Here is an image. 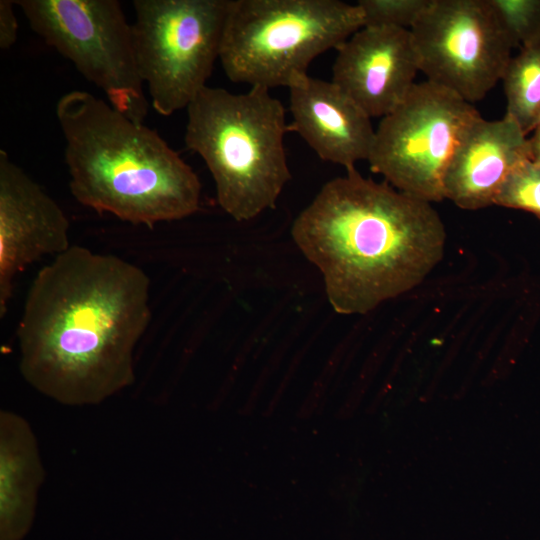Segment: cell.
Segmentation results:
<instances>
[{
  "instance_id": "4fadbf2b",
  "label": "cell",
  "mask_w": 540,
  "mask_h": 540,
  "mask_svg": "<svg viewBox=\"0 0 540 540\" xmlns=\"http://www.w3.org/2000/svg\"><path fill=\"white\" fill-rule=\"evenodd\" d=\"M530 160L527 135L505 114L479 118L456 152L444 180L445 198L465 210L494 204L507 177Z\"/></svg>"
},
{
  "instance_id": "7c38bea8",
  "label": "cell",
  "mask_w": 540,
  "mask_h": 540,
  "mask_svg": "<svg viewBox=\"0 0 540 540\" xmlns=\"http://www.w3.org/2000/svg\"><path fill=\"white\" fill-rule=\"evenodd\" d=\"M289 91V132L299 134L319 158L346 170L368 160L375 139L371 118L335 83L307 75Z\"/></svg>"
},
{
  "instance_id": "ac0fdd59",
  "label": "cell",
  "mask_w": 540,
  "mask_h": 540,
  "mask_svg": "<svg viewBox=\"0 0 540 540\" xmlns=\"http://www.w3.org/2000/svg\"><path fill=\"white\" fill-rule=\"evenodd\" d=\"M430 0H359L364 26L411 29Z\"/></svg>"
},
{
  "instance_id": "e0dca14e",
  "label": "cell",
  "mask_w": 540,
  "mask_h": 540,
  "mask_svg": "<svg viewBox=\"0 0 540 540\" xmlns=\"http://www.w3.org/2000/svg\"><path fill=\"white\" fill-rule=\"evenodd\" d=\"M494 204L533 213L540 220V165L527 160L505 180Z\"/></svg>"
},
{
  "instance_id": "ffe728a7",
  "label": "cell",
  "mask_w": 540,
  "mask_h": 540,
  "mask_svg": "<svg viewBox=\"0 0 540 540\" xmlns=\"http://www.w3.org/2000/svg\"><path fill=\"white\" fill-rule=\"evenodd\" d=\"M530 160L540 165V123L532 131V135L528 138Z\"/></svg>"
},
{
  "instance_id": "5b68a950",
  "label": "cell",
  "mask_w": 540,
  "mask_h": 540,
  "mask_svg": "<svg viewBox=\"0 0 540 540\" xmlns=\"http://www.w3.org/2000/svg\"><path fill=\"white\" fill-rule=\"evenodd\" d=\"M364 26L356 4L339 0H231L219 60L229 80L290 88L320 54Z\"/></svg>"
},
{
  "instance_id": "ba28073f",
  "label": "cell",
  "mask_w": 540,
  "mask_h": 540,
  "mask_svg": "<svg viewBox=\"0 0 540 540\" xmlns=\"http://www.w3.org/2000/svg\"><path fill=\"white\" fill-rule=\"evenodd\" d=\"M31 29L73 63L108 103L143 123L148 113L132 24L117 0H14Z\"/></svg>"
},
{
  "instance_id": "6da1fadb",
  "label": "cell",
  "mask_w": 540,
  "mask_h": 540,
  "mask_svg": "<svg viewBox=\"0 0 540 540\" xmlns=\"http://www.w3.org/2000/svg\"><path fill=\"white\" fill-rule=\"evenodd\" d=\"M150 279L138 266L80 245L42 267L17 328L19 370L66 406L98 405L135 382L149 326Z\"/></svg>"
},
{
  "instance_id": "52a82bcc",
  "label": "cell",
  "mask_w": 540,
  "mask_h": 540,
  "mask_svg": "<svg viewBox=\"0 0 540 540\" xmlns=\"http://www.w3.org/2000/svg\"><path fill=\"white\" fill-rule=\"evenodd\" d=\"M473 105L428 80L381 118L370 168L397 190L432 202L445 199L449 166L476 121Z\"/></svg>"
},
{
  "instance_id": "9a60e30c",
  "label": "cell",
  "mask_w": 540,
  "mask_h": 540,
  "mask_svg": "<svg viewBox=\"0 0 540 540\" xmlns=\"http://www.w3.org/2000/svg\"><path fill=\"white\" fill-rule=\"evenodd\" d=\"M506 113L527 135L540 123V45L522 48L512 57L501 79Z\"/></svg>"
},
{
  "instance_id": "5bb4252c",
  "label": "cell",
  "mask_w": 540,
  "mask_h": 540,
  "mask_svg": "<svg viewBox=\"0 0 540 540\" xmlns=\"http://www.w3.org/2000/svg\"><path fill=\"white\" fill-rule=\"evenodd\" d=\"M45 479L36 436L21 415L0 412V540H21Z\"/></svg>"
},
{
  "instance_id": "8992f818",
  "label": "cell",
  "mask_w": 540,
  "mask_h": 540,
  "mask_svg": "<svg viewBox=\"0 0 540 540\" xmlns=\"http://www.w3.org/2000/svg\"><path fill=\"white\" fill-rule=\"evenodd\" d=\"M231 0H134L133 44L151 105L169 116L187 108L219 59Z\"/></svg>"
},
{
  "instance_id": "d6986e66",
  "label": "cell",
  "mask_w": 540,
  "mask_h": 540,
  "mask_svg": "<svg viewBox=\"0 0 540 540\" xmlns=\"http://www.w3.org/2000/svg\"><path fill=\"white\" fill-rule=\"evenodd\" d=\"M14 0H0V48H11L17 39L18 23Z\"/></svg>"
},
{
  "instance_id": "7a4b0ae2",
  "label": "cell",
  "mask_w": 540,
  "mask_h": 540,
  "mask_svg": "<svg viewBox=\"0 0 540 540\" xmlns=\"http://www.w3.org/2000/svg\"><path fill=\"white\" fill-rule=\"evenodd\" d=\"M346 171L321 188L291 234L321 271L334 311L366 314L424 280L443 257L446 232L430 202Z\"/></svg>"
},
{
  "instance_id": "30bf717a",
  "label": "cell",
  "mask_w": 540,
  "mask_h": 540,
  "mask_svg": "<svg viewBox=\"0 0 540 540\" xmlns=\"http://www.w3.org/2000/svg\"><path fill=\"white\" fill-rule=\"evenodd\" d=\"M69 220L57 202L0 150V317L27 266L70 248Z\"/></svg>"
},
{
  "instance_id": "3957f363",
  "label": "cell",
  "mask_w": 540,
  "mask_h": 540,
  "mask_svg": "<svg viewBox=\"0 0 540 540\" xmlns=\"http://www.w3.org/2000/svg\"><path fill=\"white\" fill-rule=\"evenodd\" d=\"M56 117L70 191L83 206L150 228L198 210L197 174L155 130L82 90L59 98Z\"/></svg>"
},
{
  "instance_id": "8fae6325",
  "label": "cell",
  "mask_w": 540,
  "mask_h": 540,
  "mask_svg": "<svg viewBox=\"0 0 540 540\" xmlns=\"http://www.w3.org/2000/svg\"><path fill=\"white\" fill-rule=\"evenodd\" d=\"M337 52L331 81L370 118L392 112L420 72L409 29L365 26Z\"/></svg>"
},
{
  "instance_id": "9c48e42d",
  "label": "cell",
  "mask_w": 540,
  "mask_h": 540,
  "mask_svg": "<svg viewBox=\"0 0 540 540\" xmlns=\"http://www.w3.org/2000/svg\"><path fill=\"white\" fill-rule=\"evenodd\" d=\"M410 31L426 80L471 104L501 81L512 58L488 0H430Z\"/></svg>"
},
{
  "instance_id": "2e32d148",
  "label": "cell",
  "mask_w": 540,
  "mask_h": 540,
  "mask_svg": "<svg viewBox=\"0 0 540 540\" xmlns=\"http://www.w3.org/2000/svg\"><path fill=\"white\" fill-rule=\"evenodd\" d=\"M513 48L540 45V0H488Z\"/></svg>"
},
{
  "instance_id": "277c9868",
  "label": "cell",
  "mask_w": 540,
  "mask_h": 540,
  "mask_svg": "<svg viewBox=\"0 0 540 540\" xmlns=\"http://www.w3.org/2000/svg\"><path fill=\"white\" fill-rule=\"evenodd\" d=\"M186 110L185 144L208 167L220 207L236 221L274 209L291 179L279 99L262 87L236 94L205 86Z\"/></svg>"
}]
</instances>
